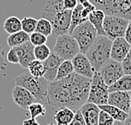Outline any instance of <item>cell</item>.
<instances>
[{
  "label": "cell",
  "mask_w": 131,
  "mask_h": 125,
  "mask_svg": "<svg viewBox=\"0 0 131 125\" xmlns=\"http://www.w3.org/2000/svg\"><path fill=\"white\" fill-rule=\"evenodd\" d=\"M91 79L75 72L61 79L49 82L47 103L53 108H68L77 111L87 102Z\"/></svg>",
  "instance_id": "cell-1"
},
{
  "label": "cell",
  "mask_w": 131,
  "mask_h": 125,
  "mask_svg": "<svg viewBox=\"0 0 131 125\" xmlns=\"http://www.w3.org/2000/svg\"><path fill=\"white\" fill-rule=\"evenodd\" d=\"M72 10H67L63 5V0H49L41 11V17L51 23V35L57 37L68 34L71 25Z\"/></svg>",
  "instance_id": "cell-2"
},
{
  "label": "cell",
  "mask_w": 131,
  "mask_h": 125,
  "mask_svg": "<svg viewBox=\"0 0 131 125\" xmlns=\"http://www.w3.org/2000/svg\"><path fill=\"white\" fill-rule=\"evenodd\" d=\"M112 40L106 35H97L94 41L86 52L95 72H99L104 64L110 59Z\"/></svg>",
  "instance_id": "cell-3"
},
{
  "label": "cell",
  "mask_w": 131,
  "mask_h": 125,
  "mask_svg": "<svg viewBox=\"0 0 131 125\" xmlns=\"http://www.w3.org/2000/svg\"><path fill=\"white\" fill-rule=\"evenodd\" d=\"M49 81L44 77L33 76L30 73L25 72L15 78V85L28 90L35 96L36 101L47 102V89Z\"/></svg>",
  "instance_id": "cell-4"
},
{
  "label": "cell",
  "mask_w": 131,
  "mask_h": 125,
  "mask_svg": "<svg viewBox=\"0 0 131 125\" xmlns=\"http://www.w3.org/2000/svg\"><path fill=\"white\" fill-rule=\"evenodd\" d=\"M90 2L105 14L121 16L131 20V0H90Z\"/></svg>",
  "instance_id": "cell-5"
},
{
  "label": "cell",
  "mask_w": 131,
  "mask_h": 125,
  "mask_svg": "<svg viewBox=\"0 0 131 125\" xmlns=\"http://www.w3.org/2000/svg\"><path fill=\"white\" fill-rule=\"evenodd\" d=\"M52 52L62 60H71L77 53L80 52V49L75 38L70 34H65L56 37Z\"/></svg>",
  "instance_id": "cell-6"
},
{
  "label": "cell",
  "mask_w": 131,
  "mask_h": 125,
  "mask_svg": "<svg viewBox=\"0 0 131 125\" xmlns=\"http://www.w3.org/2000/svg\"><path fill=\"white\" fill-rule=\"evenodd\" d=\"M78 43L80 52L84 53L88 50L97 37V31L89 20L80 24L72 31L71 34Z\"/></svg>",
  "instance_id": "cell-7"
},
{
  "label": "cell",
  "mask_w": 131,
  "mask_h": 125,
  "mask_svg": "<svg viewBox=\"0 0 131 125\" xmlns=\"http://www.w3.org/2000/svg\"><path fill=\"white\" fill-rule=\"evenodd\" d=\"M108 86L105 84L99 72H94L91 78L90 90L88 97V102L96 104L97 106L108 103Z\"/></svg>",
  "instance_id": "cell-8"
},
{
  "label": "cell",
  "mask_w": 131,
  "mask_h": 125,
  "mask_svg": "<svg viewBox=\"0 0 131 125\" xmlns=\"http://www.w3.org/2000/svg\"><path fill=\"white\" fill-rule=\"evenodd\" d=\"M129 21V20L126 18L106 14L103 22L105 35L112 41L118 37H124Z\"/></svg>",
  "instance_id": "cell-9"
},
{
  "label": "cell",
  "mask_w": 131,
  "mask_h": 125,
  "mask_svg": "<svg viewBox=\"0 0 131 125\" xmlns=\"http://www.w3.org/2000/svg\"><path fill=\"white\" fill-rule=\"evenodd\" d=\"M99 74L108 86L113 85L115 81L124 75L121 62L111 58L103 65L99 71Z\"/></svg>",
  "instance_id": "cell-10"
},
{
  "label": "cell",
  "mask_w": 131,
  "mask_h": 125,
  "mask_svg": "<svg viewBox=\"0 0 131 125\" xmlns=\"http://www.w3.org/2000/svg\"><path fill=\"white\" fill-rule=\"evenodd\" d=\"M71 61L72 62L75 73L88 79H91L93 77L95 70L86 54L78 52Z\"/></svg>",
  "instance_id": "cell-11"
},
{
  "label": "cell",
  "mask_w": 131,
  "mask_h": 125,
  "mask_svg": "<svg viewBox=\"0 0 131 125\" xmlns=\"http://www.w3.org/2000/svg\"><path fill=\"white\" fill-rule=\"evenodd\" d=\"M12 97L17 106L25 110H27L32 103L36 102V99L30 92L19 85H15L12 90Z\"/></svg>",
  "instance_id": "cell-12"
},
{
  "label": "cell",
  "mask_w": 131,
  "mask_h": 125,
  "mask_svg": "<svg viewBox=\"0 0 131 125\" xmlns=\"http://www.w3.org/2000/svg\"><path fill=\"white\" fill-rule=\"evenodd\" d=\"M108 104L114 106L129 113L130 108V95L128 91H112L109 92Z\"/></svg>",
  "instance_id": "cell-13"
},
{
  "label": "cell",
  "mask_w": 131,
  "mask_h": 125,
  "mask_svg": "<svg viewBox=\"0 0 131 125\" xmlns=\"http://www.w3.org/2000/svg\"><path fill=\"white\" fill-rule=\"evenodd\" d=\"M62 61L63 60L53 52H50L49 57L45 61H43V65L45 68V74L43 77L47 81L50 82L56 79L58 68Z\"/></svg>",
  "instance_id": "cell-14"
},
{
  "label": "cell",
  "mask_w": 131,
  "mask_h": 125,
  "mask_svg": "<svg viewBox=\"0 0 131 125\" xmlns=\"http://www.w3.org/2000/svg\"><path fill=\"white\" fill-rule=\"evenodd\" d=\"M130 48V44L124 37H118L113 40L110 51V58L121 62L125 58Z\"/></svg>",
  "instance_id": "cell-15"
},
{
  "label": "cell",
  "mask_w": 131,
  "mask_h": 125,
  "mask_svg": "<svg viewBox=\"0 0 131 125\" xmlns=\"http://www.w3.org/2000/svg\"><path fill=\"white\" fill-rule=\"evenodd\" d=\"M34 47L35 46L29 41H26V42L23 43L19 46L14 47L19 58V64L24 68H27L29 62L35 59L34 55Z\"/></svg>",
  "instance_id": "cell-16"
},
{
  "label": "cell",
  "mask_w": 131,
  "mask_h": 125,
  "mask_svg": "<svg viewBox=\"0 0 131 125\" xmlns=\"http://www.w3.org/2000/svg\"><path fill=\"white\" fill-rule=\"evenodd\" d=\"M82 117L87 125H98V115L100 112L99 106L92 102H85L80 108Z\"/></svg>",
  "instance_id": "cell-17"
},
{
  "label": "cell",
  "mask_w": 131,
  "mask_h": 125,
  "mask_svg": "<svg viewBox=\"0 0 131 125\" xmlns=\"http://www.w3.org/2000/svg\"><path fill=\"white\" fill-rule=\"evenodd\" d=\"M105 13L101 10L96 8L95 10H93L92 13L89 14L88 15V20L92 25L94 26V28L96 29L97 35H105V32L103 27V22L105 17Z\"/></svg>",
  "instance_id": "cell-18"
},
{
  "label": "cell",
  "mask_w": 131,
  "mask_h": 125,
  "mask_svg": "<svg viewBox=\"0 0 131 125\" xmlns=\"http://www.w3.org/2000/svg\"><path fill=\"white\" fill-rule=\"evenodd\" d=\"M75 115V111L68 108H61L57 109L54 115L56 125H68Z\"/></svg>",
  "instance_id": "cell-19"
},
{
  "label": "cell",
  "mask_w": 131,
  "mask_h": 125,
  "mask_svg": "<svg viewBox=\"0 0 131 125\" xmlns=\"http://www.w3.org/2000/svg\"><path fill=\"white\" fill-rule=\"evenodd\" d=\"M99 106L100 110L106 112L107 113H108L111 117L114 118L115 121H121L124 122L129 117V113L124 112L123 110L116 108L114 106L109 105V104H104V105H100Z\"/></svg>",
  "instance_id": "cell-20"
},
{
  "label": "cell",
  "mask_w": 131,
  "mask_h": 125,
  "mask_svg": "<svg viewBox=\"0 0 131 125\" xmlns=\"http://www.w3.org/2000/svg\"><path fill=\"white\" fill-rule=\"evenodd\" d=\"M108 91H131V74H124L108 86Z\"/></svg>",
  "instance_id": "cell-21"
},
{
  "label": "cell",
  "mask_w": 131,
  "mask_h": 125,
  "mask_svg": "<svg viewBox=\"0 0 131 125\" xmlns=\"http://www.w3.org/2000/svg\"><path fill=\"white\" fill-rule=\"evenodd\" d=\"M82 8H83L82 5L78 3V4L76 6V8H74V10H72V12H71V25L69 27L68 34L71 35L72 31L77 27V25H79L80 24L88 20L82 16Z\"/></svg>",
  "instance_id": "cell-22"
},
{
  "label": "cell",
  "mask_w": 131,
  "mask_h": 125,
  "mask_svg": "<svg viewBox=\"0 0 131 125\" xmlns=\"http://www.w3.org/2000/svg\"><path fill=\"white\" fill-rule=\"evenodd\" d=\"M29 41V34L24 31H19L15 33L10 34L7 38V44L9 47H14Z\"/></svg>",
  "instance_id": "cell-23"
},
{
  "label": "cell",
  "mask_w": 131,
  "mask_h": 125,
  "mask_svg": "<svg viewBox=\"0 0 131 125\" xmlns=\"http://www.w3.org/2000/svg\"><path fill=\"white\" fill-rule=\"evenodd\" d=\"M4 31L8 34H13L22 30L21 20L16 16H10L5 20L4 23Z\"/></svg>",
  "instance_id": "cell-24"
},
{
  "label": "cell",
  "mask_w": 131,
  "mask_h": 125,
  "mask_svg": "<svg viewBox=\"0 0 131 125\" xmlns=\"http://www.w3.org/2000/svg\"><path fill=\"white\" fill-rule=\"evenodd\" d=\"M74 72L73 65L71 60H63L58 68L56 79H61Z\"/></svg>",
  "instance_id": "cell-25"
},
{
  "label": "cell",
  "mask_w": 131,
  "mask_h": 125,
  "mask_svg": "<svg viewBox=\"0 0 131 125\" xmlns=\"http://www.w3.org/2000/svg\"><path fill=\"white\" fill-rule=\"evenodd\" d=\"M29 72L32 74L33 76L40 78V77H43L45 74V68L43 65V62L39 61L37 59H34L33 61L29 62L28 66Z\"/></svg>",
  "instance_id": "cell-26"
},
{
  "label": "cell",
  "mask_w": 131,
  "mask_h": 125,
  "mask_svg": "<svg viewBox=\"0 0 131 125\" xmlns=\"http://www.w3.org/2000/svg\"><path fill=\"white\" fill-rule=\"evenodd\" d=\"M35 31L40 32V33L45 35L48 37L49 35H51L52 33V25L48 20L41 17L40 20H37V25Z\"/></svg>",
  "instance_id": "cell-27"
},
{
  "label": "cell",
  "mask_w": 131,
  "mask_h": 125,
  "mask_svg": "<svg viewBox=\"0 0 131 125\" xmlns=\"http://www.w3.org/2000/svg\"><path fill=\"white\" fill-rule=\"evenodd\" d=\"M50 52H51V51H50V48L46 44L36 46L34 47L35 58L37 59L39 61H41V62L45 61L50 56Z\"/></svg>",
  "instance_id": "cell-28"
},
{
  "label": "cell",
  "mask_w": 131,
  "mask_h": 125,
  "mask_svg": "<svg viewBox=\"0 0 131 125\" xmlns=\"http://www.w3.org/2000/svg\"><path fill=\"white\" fill-rule=\"evenodd\" d=\"M28 111L29 112V115L33 118H36L40 116H45L46 113V109L45 108L43 104L39 102H34L28 108Z\"/></svg>",
  "instance_id": "cell-29"
},
{
  "label": "cell",
  "mask_w": 131,
  "mask_h": 125,
  "mask_svg": "<svg viewBox=\"0 0 131 125\" xmlns=\"http://www.w3.org/2000/svg\"><path fill=\"white\" fill-rule=\"evenodd\" d=\"M37 20H38L32 17H25L23 20H21L22 31H25L28 34L33 33L36 29Z\"/></svg>",
  "instance_id": "cell-30"
},
{
  "label": "cell",
  "mask_w": 131,
  "mask_h": 125,
  "mask_svg": "<svg viewBox=\"0 0 131 125\" xmlns=\"http://www.w3.org/2000/svg\"><path fill=\"white\" fill-rule=\"evenodd\" d=\"M29 41L34 45L35 47L43 45L46 44L47 41V37L45 35L40 33V32L34 31L33 33L29 34Z\"/></svg>",
  "instance_id": "cell-31"
},
{
  "label": "cell",
  "mask_w": 131,
  "mask_h": 125,
  "mask_svg": "<svg viewBox=\"0 0 131 125\" xmlns=\"http://www.w3.org/2000/svg\"><path fill=\"white\" fill-rule=\"evenodd\" d=\"M114 119L106 112L100 110L98 115V125H114Z\"/></svg>",
  "instance_id": "cell-32"
},
{
  "label": "cell",
  "mask_w": 131,
  "mask_h": 125,
  "mask_svg": "<svg viewBox=\"0 0 131 125\" xmlns=\"http://www.w3.org/2000/svg\"><path fill=\"white\" fill-rule=\"evenodd\" d=\"M121 64L124 74H131V45L129 52L127 53L124 60L121 62Z\"/></svg>",
  "instance_id": "cell-33"
},
{
  "label": "cell",
  "mask_w": 131,
  "mask_h": 125,
  "mask_svg": "<svg viewBox=\"0 0 131 125\" xmlns=\"http://www.w3.org/2000/svg\"><path fill=\"white\" fill-rule=\"evenodd\" d=\"M6 58H7V61L10 62V64H17L19 62V56H18L14 47H10V50L7 53V55H6Z\"/></svg>",
  "instance_id": "cell-34"
},
{
  "label": "cell",
  "mask_w": 131,
  "mask_h": 125,
  "mask_svg": "<svg viewBox=\"0 0 131 125\" xmlns=\"http://www.w3.org/2000/svg\"><path fill=\"white\" fill-rule=\"evenodd\" d=\"M68 125H87L85 123L84 118L82 117V112L79 109L75 112V115H74L72 120Z\"/></svg>",
  "instance_id": "cell-35"
},
{
  "label": "cell",
  "mask_w": 131,
  "mask_h": 125,
  "mask_svg": "<svg viewBox=\"0 0 131 125\" xmlns=\"http://www.w3.org/2000/svg\"><path fill=\"white\" fill-rule=\"evenodd\" d=\"M77 4H78L77 0H63V5L67 10H72L76 8Z\"/></svg>",
  "instance_id": "cell-36"
},
{
  "label": "cell",
  "mask_w": 131,
  "mask_h": 125,
  "mask_svg": "<svg viewBox=\"0 0 131 125\" xmlns=\"http://www.w3.org/2000/svg\"><path fill=\"white\" fill-rule=\"evenodd\" d=\"M6 67V59L4 49L0 44V69H3Z\"/></svg>",
  "instance_id": "cell-37"
},
{
  "label": "cell",
  "mask_w": 131,
  "mask_h": 125,
  "mask_svg": "<svg viewBox=\"0 0 131 125\" xmlns=\"http://www.w3.org/2000/svg\"><path fill=\"white\" fill-rule=\"evenodd\" d=\"M124 38L127 41V42L131 45V20L129 21V24L127 25V28L124 32Z\"/></svg>",
  "instance_id": "cell-38"
},
{
  "label": "cell",
  "mask_w": 131,
  "mask_h": 125,
  "mask_svg": "<svg viewBox=\"0 0 131 125\" xmlns=\"http://www.w3.org/2000/svg\"><path fill=\"white\" fill-rule=\"evenodd\" d=\"M23 125H40L36 121V118H30L29 119H25L23 121Z\"/></svg>",
  "instance_id": "cell-39"
},
{
  "label": "cell",
  "mask_w": 131,
  "mask_h": 125,
  "mask_svg": "<svg viewBox=\"0 0 131 125\" xmlns=\"http://www.w3.org/2000/svg\"><path fill=\"white\" fill-rule=\"evenodd\" d=\"M124 124L125 125H131V117H129L125 121H124Z\"/></svg>",
  "instance_id": "cell-40"
},
{
  "label": "cell",
  "mask_w": 131,
  "mask_h": 125,
  "mask_svg": "<svg viewBox=\"0 0 131 125\" xmlns=\"http://www.w3.org/2000/svg\"><path fill=\"white\" fill-rule=\"evenodd\" d=\"M114 125H125V124H124V122H121V121H114Z\"/></svg>",
  "instance_id": "cell-41"
},
{
  "label": "cell",
  "mask_w": 131,
  "mask_h": 125,
  "mask_svg": "<svg viewBox=\"0 0 131 125\" xmlns=\"http://www.w3.org/2000/svg\"><path fill=\"white\" fill-rule=\"evenodd\" d=\"M129 95H130V108H129V117H131V91H129Z\"/></svg>",
  "instance_id": "cell-42"
},
{
  "label": "cell",
  "mask_w": 131,
  "mask_h": 125,
  "mask_svg": "<svg viewBox=\"0 0 131 125\" xmlns=\"http://www.w3.org/2000/svg\"><path fill=\"white\" fill-rule=\"evenodd\" d=\"M47 125H56V123H50L49 124H47Z\"/></svg>",
  "instance_id": "cell-43"
}]
</instances>
